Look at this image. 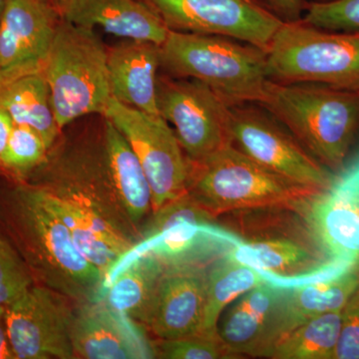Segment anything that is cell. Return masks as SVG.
I'll return each instance as SVG.
<instances>
[{"label":"cell","mask_w":359,"mask_h":359,"mask_svg":"<svg viewBox=\"0 0 359 359\" xmlns=\"http://www.w3.org/2000/svg\"><path fill=\"white\" fill-rule=\"evenodd\" d=\"M165 266L150 252L132 257L110 271L100 301L145 325Z\"/></svg>","instance_id":"21"},{"label":"cell","mask_w":359,"mask_h":359,"mask_svg":"<svg viewBox=\"0 0 359 359\" xmlns=\"http://www.w3.org/2000/svg\"><path fill=\"white\" fill-rule=\"evenodd\" d=\"M215 221L216 218L201 207L190 194L186 192L151 214L150 218L141 226L138 243L157 237L179 224H212Z\"/></svg>","instance_id":"29"},{"label":"cell","mask_w":359,"mask_h":359,"mask_svg":"<svg viewBox=\"0 0 359 359\" xmlns=\"http://www.w3.org/2000/svg\"><path fill=\"white\" fill-rule=\"evenodd\" d=\"M259 104L320 164L342 167L359 124V99L353 91L271 80Z\"/></svg>","instance_id":"5"},{"label":"cell","mask_w":359,"mask_h":359,"mask_svg":"<svg viewBox=\"0 0 359 359\" xmlns=\"http://www.w3.org/2000/svg\"><path fill=\"white\" fill-rule=\"evenodd\" d=\"M40 190L52 211L67 226L78 250L102 273L105 283L110 271L121 259V252L109 244L72 205L52 197L42 189Z\"/></svg>","instance_id":"27"},{"label":"cell","mask_w":359,"mask_h":359,"mask_svg":"<svg viewBox=\"0 0 359 359\" xmlns=\"http://www.w3.org/2000/svg\"><path fill=\"white\" fill-rule=\"evenodd\" d=\"M72 25L104 32L123 39L143 40L161 45L168 29L141 0H69L62 14Z\"/></svg>","instance_id":"19"},{"label":"cell","mask_w":359,"mask_h":359,"mask_svg":"<svg viewBox=\"0 0 359 359\" xmlns=\"http://www.w3.org/2000/svg\"><path fill=\"white\" fill-rule=\"evenodd\" d=\"M159 114L174 126L187 159L199 162L231 144L230 107L207 85L190 78H158Z\"/></svg>","instance_id":"10"},{"label":"cell","mask_w":359,"mask_h":359,"mask_svg":"<svg viewBox=\"0 0 359 359\" xmlns=\"http://www.w3.org/2000/svg\"><path fill=\"white\" fill-rule=\"evenodd\" d=\"M62 18L43 0H6L0 16V80L44 71Z\"/></svg>","instance_id":"13"},{"label":"cell","mask_w":359,"mask_h":359,"mask_svg":"<svg viewBox=\"0 0 359 359\" xmlns=\"http://www.w3.org/2000/svg\"><path fill=\"white\" fill-rule=\"evenodd\" d=\"M266 2L285 22L301 21L306 7L304 0H266Z\"/></svg>","instance_id":"34"},{"label":"cell","mask_w":359,"mask_h":359,"mask_svg":"<svg viewBox=\"0 0 359 359\" xmlns=\"http://www.w3.org/2000/svg\"><path fill=\"white\" fill-rule=\"evenodd\" d=\"M43 1L53 7L54 9H56V11L62 15L63 11H65V7L67 6L69 0H43Z\"/></svg>","instance_id":"38"},{"label":"cell","mask_w":359,"mask_h":359,"mask_svg":"<svg viewBox=\"0 0 359 359\" xmlns=\"http://www.w3.org/2000/svg\"><path fill=\"white\" fill-rule=\"evenodd\" d=\"M289 285L269 282L241 297L219 334L233 355L266 358L283 335V309Z\"/></svg>","instance_id":"16"},{"label":"cell","mask_w":359,"mask_h":359,"mask_svg":"<svg viewBox=\"0 0 359 359\" xmlns=\"http://www.w3.org/2000/svg\"><path fill=\"white\" fill-rule=\"evenodd\" d=\"M103 130L108 165L116 192L132 223L140 233L141 226L145 223L144 219L152 212V190L147 175L121 132L105 117Z\"/></svg>","instance_id":"23"},{"label":"cell","mask_w":359,"mask_h":359,"mask_svg":"<svg viewBox=\"0 0 359 359\" xmlns=\"http://www.w3.org/2000/svg\"><path fill=\"white\" fill-rule=\"evenodd\" d=\"M77 304L69 297L32 285L6 308V328L14 359H72ZM78 306V304H77Z\"/></svg>","instance_id":"11"},{"label":"cell","mask_w":359,"mask_h":359,"mask_svg":"<svg viewBox=\"0 0 359 359\" xmlns=\"http://www.w3.org/2000/svg\"><path fill=\"white\" fill-rule=\"evenodd\" d=\"M269 78L359 90V33H332L302 21L285 22L266 51Z\"/></svg>","instance_id":"7"},{"label":"cell","mask_w":359,"mask_h":359,"mask_svg":"<svg viewBox=\"0 0 359 359\" xmlns=\"http://www.w3.org/2000/svg\"><path fill=\"white\" fill-rule=\"evenodd\" d=\"M22 182L72 205L123 257L139 242L140 233L113 184L103 123L99 133L84 132L65 139L61 134L44 162Z\"/></svg>","instance_id":"2"},{"label":"cell","mask_w":359,"mask_h":359,"mask_svg":"<svg viewBox=\"0 0 359 359\" xmlns=\"http://www.w3.org/2000/svg\"><path fill=\"white\" fill-rule=\"evenodd\" d=\"M334 359H359V287L342 309L341 330Z\"/></svg>","instance_id":"33"},{"label":"cell","mask_w":359,"mask_h":359,"mask_svg":"<svg viewBox=\"0 0 359 359\" xmlns=\"http://www.w3.org/2000/svg\"><path fill=\"white\" fill-rule=\"evenodd\" d=\"M156 358L164 359H236L221 335L199 334L175 339H160L154 344Z\"/></svg>","instance_id":"30"},{"label":"cell","mask_w":359,"mask_h":359,"mask_svg":"<svg viewBox=\"0 0 359 359\" xmlns=\"http://www.w3.org/2000/svg\"><path fill=\"white\" fill-rule=\"evenodd\" d=\"M160 45L123 39L108 48L111 96L129 107L160 115L157 106V71Z\"/></svg>","instance_id":"18"},{"label":"cell","mask_w":359,"mask_h":359,"mask_svg":"<svg viewBox=\"0 0 359 359\" xmlns=\"http://www.w3.org/2000/svg\"><path fill=\"white\" fill-rule=\"evenodd\" d=\"M0 217L34 283L69 297L78 306L100 301L102 273L78 250L39 187L15 182L0 203Z\"/></svg>","instance_id":"1"},{"label":"cell","mask_w":359,"mask_h":359,"mask_svg":"<svg viewBox=\"0 0 359 359\" xmlns=\"http://www.w3.org/2000/svg\"><path fill=\"white\" fill-rule=\"evenodd\" d=\"M33 285L34 280L20 254L0 238V306L6 308Z\"/></svg>","instance_id":"32"},{"label":"cell","mask_w":359,"mask_h":359,"mask_svg":"<svg viewBox=\"0 0 359 359\" xmlns=\"http://www.w3.org/2000/svg\"><path fill=\"white\" fill-rule=\"evenodd\" d=\"M301 21L328 32H359V0L313 2Z\"/></svg>","instance_id":"31"},{"label":"cell","mask_w":359,"mask_h":359,"mask_svg":"<svg viewBox=\"0 0 359 359\" xmlns=\"http://www.w3.org/2000/svg\"><path fill=\"white\" fill-rule=\"evenodd\" d=\"M358 287L359 275L353 271L287 285L283 301V335L313 316L341 311Z\"/></svg>","instance_id":"24"},{"label":"cell","mask_w":359,"mask_h":359,"mask_svg":"<svg viewBox=\"0 0 359 359\" xmlns=\"http://www.w3.org/2000/svg\"><path fill=\"white\" fill-rule=\"evenodd\" d=\"M211 264L165 266L145 323L158 339L202 332Z\"/></svg>","instance_id":"14"},{"label":"cell","mask_w":359,"mask_h":359,"mask_svg":"<svg viewBox=\"0 0 359 359\" xmlns=\"http://www.w3.org/2000/svg\"><path fill=\"white\" fill-rule=\"evenodd\" d=\"M219 35L170 30L160 45L161 67L177 78L198 80L229 106L261 103L269 76L266 53Z\"/></svg>","instance_id":"3"},{"label":"cell","mask_w":359,"mask_h":359,"mask_svg":"<svg viewBox=\"0 0 359 359\" xmlns=\"http://www.w3.org/2000/svg\"><path fill=\"white\" fill-rule=\"evenodd\" d=\"M0 107L11 116L14 125L36 131L48 150L62 134L52 108L44 71L0 80Z\"/></svg>","instance_id":"22"},{"label":"cell","mask_w":359,"mask_h":359,"mask_svg":"<svg viewBox=\"0 0 359 359\" xmlns=\"http://www.w3.org/2000/svg\"><path fill=\"white\" fill-rule=\"evenodd\" d=\"M71 340L75 358H156L140 323L101 301L78 306Z\"/></svg>","instance_id":"15"},{"label":"cell","mask_w":359,"mask_h":359,"mask_svg":"<svg viewBox=\"0 0 359 359\" xmlns=\"http://www.w3.org/2000/svg\"><path fill=\"white\" fill-rule=\"evenodd\" d=\"M311 235L334 261L359 275V191L334 185L316 194L304 205Z\"/></svg>","instance_id":"17"},{"label":"cell","mask_w":359,"mask_h":359,"mask_svg":"<svg viewBox=\"0 0 359 359\" xmlns=\"http://www.w3.org/2000/svg\"><path fill=\"white\" fill-rule=\"evenodd\" d=\"M6 0H0V16H1L2 11H4V6H6Z\"/></svg>","instance_id":"39"},{"label":"cell","mask_w":359,"mask_h":359,"mask_svg":"<svg viewBox=\"0 0 359 359\" xmlns=\"http://www.w3.org/2000/svg\"><path fill=\"white\" fill-rule=\"evenodd\" d=\"M4 316H6V306H0V359H14L8 339H7Z\"/></svg>","instance_id":"36"},{"label":"cell","mask_w":359,"mask_h":359,"mask_svg":"<svg viewBox=\"0 0 359 359\" xmlns=\"http://www.w3.org/2000/svg\"><path fill=\"white\" fill-rule=\"evenodd\" d=\"M172 32L219 35L264 52L285 21L257 0H141Z\"/></svg>","instance_id":"9"},{"label":"cell","mask_w":359,"mask_h":359,"mask_svg":"<svg viewBox=\"0 0 359 359\" xmlns=\"http://www.w3.org/2000/svg\"><path fill=\"white\" fill-rule=\"evenodd\" d=\"M341 320L342 309L309 318L283 335L266 358L334 359Z\"/></svg>","instance_id":"26"},{"label":"cell","mask_w":359,"mask_h":359,"mask_svg":"<svg viewBox=\"0 0 359 359\" xmlns=\"http://www.w3.org/2000/svg\"><path fill=\"white\" fill-rule=\"evenodd\" d=\"M231 144L269 171L313 190L327 191L335 179L294 136L252 108L231 106Z\"/></svg>","instance_id":"12"},{"label":"cell","mask_w":359,"mask_h":359,"mask_svg":"<svg viewBox=\"0 0 359 359\" xmlns=\"http://www.w3.org/2000/svg\"><path fill=\"white\" fill-rule=\"evenodd\" d=\"M44 75L61 130L89 115L103 116L111 96L108 48L95 30L59 23Z\"/></svg>","instance_id":"6"},{"label":"cell","mask_w":359,"mask_h":359,"mask_svg":"<svg viewBox=\"0 0 359 359\" xmlns=\"http://www.w3.org/2000/svg\"><path fill=\"white\" fill-rule=\"evenodd\" d=\"M242 242L237 236L219 228L215 223L182 224L157 237L135 245L115 266L144 252L154 255L164 266L189 264L209 266Z\"/></svg>","instance_id":"20"},{"label":"cell","mask_w":359,"mask_h":359,"mask_svg":"<svg viewBox=\"0 0 359 359\" xmlns=\"http://www.w3.org/2000/svg\"><path fill=\"white\" fill-rule=\"evenodd\" d=\"M48 148L42 137L30 127L14 125L0 158V172L14 182L25 181L44 162Z\"/></svg>","instance_id":"28"},{"label":"cell","mask_w":359,"mask_h":359,"mask_svg":"<svg viewBox=\"0 0 359 359\" xmlns=\"http://www.w3.org/2000/svg\"><path fill=\"white\" fill-rule=\"evenodd\" d=\"M103 116L121 132L140 161L152 190V212L187 192L188 159L162 116L135 109L114 98Z\"/></svg>","instance_id":"8"},{"label":"cell","mask_w":359,"mask_h":359,"mask_svg":"<svg viewBox=\"0 0 359 359\" xmlns=\"http://www.w3.org/2000/svg\"><path fill=\"white\" fill-rule=\"evenodd\" d=\"M269 282H273L269 273L242 263L231 252L219 257L209 266L202 332H219L217 325L223 309L233 299Z\"/></svg>","instance_id":"25"},{"label":"cell","mask_w":359,"mask_h":359,"mask_svg":"<svg viewBox=\"0 0 359 359\" xmlns=\"http://www.w3.org/2000/svg\"><path fill=\"white\" fill-rule=\"evenodd\" d=\"M188 164L187 192L216 219L244 210H302L320 193L269 171L233 144Z\"/></svg>","instance_id":"4"},{"label":"cell","mask_w":359,"mask_h":359,"mask_svg":"<svg viewBox=\"0 0 359 359\" xmlns=\"http://www.w3.org/2000/svg\"><path fill=\"white\" fill-rule=\"evenodd\" d=\"M13 126L14 123L11 116L0 107V158L6 150Z\"/></svg>","instance_id":"35"},{"label":"cell","mask_w":359,"mask_h":359,"mask_svg":"<svg viewBox=\"0 0 359 359\" xmlns=\"http://www.w3.org/2000/svg\"><path fill=\"white\" fill-rule=\"evenodd\" d=\"M337 183L359 191V160L337 179Z\"/></svg>","instance_id":"37"}]
</instances>
